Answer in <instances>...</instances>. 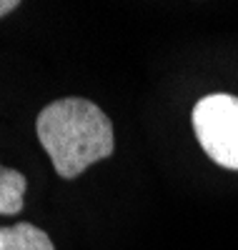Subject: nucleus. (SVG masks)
Segmentation results:
<instances>
[{
  "label": "nucleus",
  "instance_id": "5",
  "mask_svg": "<svg viewBox=\"0 0 238 250\" xmlns=\"http://www.w3.org/2000/svg\"><path fill=\"white\" fill-rule=\"evenodd\" d=\"M15 8H18V0H0V18L13 13Z\"/></svg>",
  "mask_w": 238,
  "mask_h": 250
},
{
  "label": "nucleus",
  "instance_id": "3",
  "mask_svg": "<svg viewBox=\"0 0 238 250\" xmlns=\"http://www.w3.org/2000/svg\"><path fill=\"white\" fill-rule=\"evenodd\" d=\"M0 250H55L50 235L33 223L0 225Z\"/></svg>",
  "mask_w": 238,
  "mask_h": 250
},
{
  "label": "nucleus",
  "instance_id": "4",
  "mask_svg": "<svg viewBox=\"0 0 238 250\" xmlns=\"http://www.w3.org/2000/svg\"><path fill=\"white\" fill-rule=\"evenodd\" d=\"M28 180L23 173L0 165V215H18L23 210Z\"/></svg>",
  "mask_w": 238,
  "mask_h": 250
},
{
  "label": "nucleus",
  "instance_id": "1",
  "mask_svg": "<svg viewBox=\"0 0 238 250\" xmlns=\"http://www.w3.org/2000/svg\"><path fill=\"white\" fill-rule=\"evenodd\" d=\"M35 133L55 173L66 180L83 175L116 148L111 118L85 98H60L46 105L35 118Z\"/></svg>",
  "mask_w": 238,
  "mask_h": 250
},
{
  "label": "nucleus",
  "instance_id": "2",
  "mask_svg": "<svg viewBox=\"0 0 238 250\" xmlns=\"http://www.w3.org/2000/svg\"><path fill=\"white\" fill-rule=\"evenodd\" d=\"M193 133L203 153L226 170H238V95L211 93L193 105Z\"/></svg>",
  "mask_w": 238,
  "mask_h": 250
}]
</instances>
